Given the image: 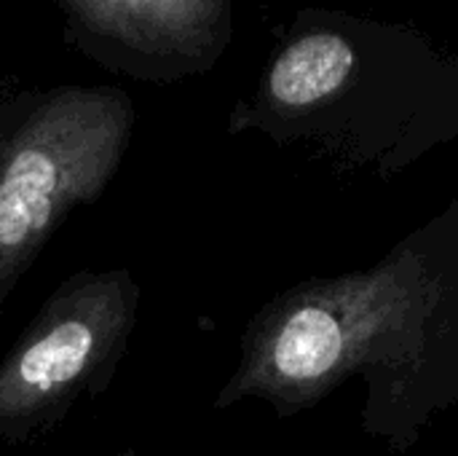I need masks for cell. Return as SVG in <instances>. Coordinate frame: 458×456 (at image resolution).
I'll use <instances>...</instances> for the list:
<instances>
[{
	"mask_svg": "<svg viewBox=\"0 0 458 456\" xmlns=\"http://www.w3.org/2000/svg\"><path fill=\"white\" fill-rule=\"evenodd\" d=\"M349 379L368 387V427L405 449L458 398V207L378 263L306 280L252 320L217 409L266 400L298 414Z\"/></svg>",
	"mask_w": 458,
	"mask_h": 456,
	"instance_id": "6da1fadb",
	"label": "cell"
},
{
	"mask_svg": "<svg viewBox=\"0 0 458 456\" xmlns=\"http://www.w3.org/2000/svg\"><path fill=\"white\" fill-rule=\"evenodd\" d=\"M131 99L107 86L48 94L0 145V306L64 218L94 202L131 137Z\"/></svg>",
	"mask_w": 458,
	"mask_h": 456,
	"instance_id": "7a4b0ae2",
	"label": "cell"
},
{
	"mask_svg": "<svg viewBox=\"0 0 458 456\" xmlns=\"http://www.w3.org/2000/svg\"><path fill=\"white\" fill-rule=\"evenodd\" d=\"M140 288L123 269L70 277L0 363V438L19 441L102 390L129 347Z\"/></svg>",
	"mask_w": 458,
	"mask_h": 456,
	"instance_id": "3957f363",
	"label": "cell"
},
{
	"mask_svg": "<svg viewBox=\"0 0 458 456\" xmlns=\"http://www.w3.org/2000/svg\"><path fill=\"white\" fill-rule=\"evenodd\" d=\"M97 35L145 59H209L225 38L228 0H64Z\"/></svg>",
	"mask_w": 458,
	"mask_h": 456,
	"instance_id": "277c9868",
	"label": "cell"
},
{
	"mask_svg": "<svg viewBox=\"0 0 458 456\" xmlns=\"http://www.w3.org/2000/svg\"><path fill=\"white\" fill-rule=\"evenodd\" d=\"M357 67L352 43L338 32H311L290 43L268 73V99L276 110L303 113L344 91Z\"/></svg>",
	"mask_w": 458,
	"mask_h": 456,
	"instance_id": "5b68a950",
	"label": "cell"
},
{
	"mask_svg": "<svg viewBox=\"0 0 458 456\" xmlns=\"http://www.w3.org/2000/svg\"><path fill=\"white\" fill-rule=\"evenodd\" d=\"M113 456H134L131 452H121V454H113Z\"/></svg>",
	"mask_w": 458,
	"mask_h": 456,
	"instance_id": "8992f818",
	"label": "cell"
}]
</instances>
